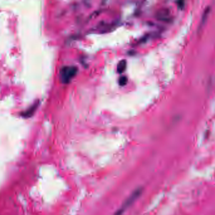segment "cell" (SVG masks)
<instances>
[{"instance_id":"cell-1","label":"cell","mask_w":215,"mask_h":215,"mask_svg":"<svg viewBox=\"0 0 215 215\" xmlns=\"http://www.w3.org/2000/svg\"><path fill=\"white\" fill-rule=\"evenodd\" d=\"M142 192L143 189L141 187H139V188L135 189L125 202L123 203L121 206L115 213L114 215H123V214L126 211V210L129 209L135 202V201L137 199L139 198L141 194H142Z\"/></svg>"},{"instance_id":"cell-2","label":"cell","mask_w":215,"mask_h":215,"mask_svg":"<svg viewBox=\"0 0 215 215\" xmlns=\"http://www.w3.org/2000/svg\"><path fill=\"white\" fill-rule=\"evenodd\" d=\"M77 72V68L72 66L63 67L60 71L61 80L63 83H68L72 80Z\"/></svg>"},{"instance_id":"cell-3","label":"cell","mask_w":215,"mask_h":215,"mask_svg":"<svg viewBox=\"0 0 215 215\" xmlns=\"http://www.w3.org/2000/svg\"><path fill=\"white\" fill-rule=\"evenodd\" d=\"M126 67V62L125 60H121L118 63L117 66V70L119 73H121L124 71Z\"/></svg>"},{"instance_id":"cell-4","label":"cell","mask_w":215,"mask_h":215,"mask_svg":"<svg viewBox=\"0 0 215 215\" xmlns=\"http://www.w3.org/2000/svg\"><path fill=\"white\" fill-rule=\"evenodd\" d=\"M127 83V78L126 76H121L119 79V83L121 86H124Z\"/></svg>"}]
</instances>
